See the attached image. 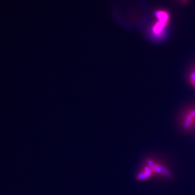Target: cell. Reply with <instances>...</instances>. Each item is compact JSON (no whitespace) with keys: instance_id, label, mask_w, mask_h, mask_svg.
Instances as JSON below:
<instances>
[{"instance_id":"cell-2","label":"cell","mask_w":195,"mask_h":195,"mask_svg":"<svg viewBox=\"0 0 195 195\" xmlns=\"http://www.w3.org/2000/svg\"><path fill=\"white\" fill-rule=\"evenodd\" d=\"M190 81L191 82V84L193 85L194 87L195 88V69L192 71L191 73Z\"/></svg>"},{"instance_id":"cell-1","label":"cell","mask_w":195,"mask_h":195,"mask_svg":"<svg viewBox=\"0 0 195 195\" xmlns=\"http://www.w3.org/2000/svg\"><path fill=\"white\" fill-rule=\"evenodd\" d=\"M195 122V110L191 111L186 117L185 124L187 128H191Z\"/></svg>"}]
</instances>
